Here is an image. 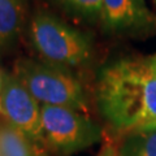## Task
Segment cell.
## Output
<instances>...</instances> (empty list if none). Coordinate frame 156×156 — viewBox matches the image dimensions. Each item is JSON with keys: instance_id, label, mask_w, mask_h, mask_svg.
<instances>
[{"instance_id": "obj_1", "label": "cell", "mask_w": 156, "mask_h": 156, "mask_svg": "<svg viewBox=\"0 0 156 156\" xmlns=\"http://www.w3.org/2000/svg\"><path fill=\"white\" fill-rule=\"evenodd\" d=\"M95 96L115 130L156 129V70L148 58H120L105 65L98 74Z\"/></svg>"}, {"instance_id": "obj_2", "label": "cell", "mask_w": 156, "mask_h": 156, "mask_svg": "<svg viewBox=\"0 0 156 156\" xmlns=\"http://www.w3.org/2000/svg\"><path fill=\"white\" fill-rule=\"evenodd\" d=\"M30 37L37 52L50 65L72 68L90 60V38L51 13L38 12L30 22Z\"/></svg>"}, {"instance_id": "obj_3", "label": "cell", "mask_w": 156, "mask_h": 156, "mask_svg": "<svg viewBox=\"0 0 156 156\" xmlns=\"http://www.w3.org/2000/svg\"><path fill=\"white\" fill-rule=\"evenodd\" d=\"M13 74L38 103L68 107L82 113L89 109L83 87L76 77L64 69L21 58L14 65Z\"/></svg>"}, {"instance_id": "obj_4", "label": "cell", "mask_w": 156, "mask_h": 156, "mask_svg": "<svg viewBox=\"0 0 156 156\" xmlns=\"http://www.w3.org/2000/svg\"><path fill=\"white\" fill-rule=\"evenodd\" d=\"M41 121L48 151L58 156H69L103 139L99 125L68 107L42 104Z\"/></svg>"}, {"instance_id": "obj_5", "label": "cell", "mask_w": 156, "mask_h": 156, "mask_svg": "<svg viewBox=\"0 0 156 156\" xmlns=\"http://www.w3.org/2000/svg\"><path fill=\"white\" fill-rule=\"evenodd\" d=\"M2 112L8 122L22 131L38 147L48 151L43 138L41 107L18 78L7 73L2 92Z\"/></svg>"}, {"instance_id": "obj_6", "label": "cell", "mask_w": 156, "mask_h": 156, "mask_svg": "<svg viewBox=\"0 0 156 156\" xmlns=\"http://www.w3.org/2000/svg\"><path fill=\"white\" fill-rule=\"evenodd\" d=\"M100 20L113 33L142 30L154 23L144 0H101Z\"/></svg>"}, {"instance_id": "obj_7", "label": "cell", "mask_w": 156, "mask_h": 156, "mask_svg": "<svg viewBox=\"0 0 156 156\" xmlns=\"http://www.w3.org/2000/svg\"><path fill=\"white\" fill-rule=\"evenodd\" d=\"M0 156H50L11 124L0 125Z\"/></svg>"}, {"instance_id": "obj_8", "label": "cell", "mask_w": 156, "mask_h": 156, "mask_svg": "<svg viewBox=\"0 0 156 156\" xmlns=\"http://www.w3.org/2000/svg\"><path fill=\"white\" fill-rule=\"evenodd\" d=\"M23 18V0H0V46H7L17 38Z\"/></svg>"}, {"instance_id": "obj_9", "label": "cell", "mask_w": 156, "mask_h": 156, "mask_svg": "<svg viewBox=\"0 0 156 156\" xmlns=\"http://www.w3.org/2000/svg\"><path fill=\"white\" fill-rule=\"evenodd\" d=\"M119 156H156V129L124 134L119 146Z\"/></svg>"}, {"instance_id": "obj_10", "label": "cell", "mask_w": 156, "mask_h": 156, "mask_svg": "<svg viewBox=\"0 0 156 156\" xmlns=\"http://www.w3.org/2000/svg\"><path fill=\"white\" fill-rule=\"evenodd\" d=\"M58 2L70 12L80 14L85 18L94 20L100 17L101 0H58Z\"/></svg>"}, {"instance_id": "obj_11", "label": "cell", "mask_w": 156, "mask_h": 156, "mask_svg": "<svg viewBox=\"0 0 156 156\" xmlns=\"http://www.w3.org/2000/svg\"><path fill=\"white\" fill-rule=\"evenodd\" d=\"M119 146H120V142H117L113 138L107 136L98 156H119Z\"/></svg>"}, {"instance_id": "obj_12", "label": "cell", "mask_w": 156, "mask_h": 156, "mask_svg": "<svg viewBox=\"0 0 156 156\" xmlns=\"http://www.w3.org/2000/svg\"><path fill=\"white\" fill-rule=\"evenodd\" d=\"M5 76H7V73H4V70L0 68V113H3L2 112V92H3L4 81H5Z\"/></svg>"}, {"instance_id": "obj_13", "label": "cell", "mask_w": 156, "mask_h": 156, "mask_svg": "<svg viewBox=\"0 0 156 156\" xmlns=\"http://www.w3.org/2000/svg\"><path fill=\"white\" fill-rule=\"evenodd\" d=\"M148 58V61H150V64L154 66V69L156 70V53L155 55H152V56H150V57H147Z\"/></svg>"}, {"instance_id": "obj_14", "label": "cell", "mask_w": 156, "mask_h": 156, "mask_svg": "<svg viewBox=\"0 0 156 156\" xmlns=\"http://www.w3.org/2000/svg\"><path fill=\"white\" fill-rule=\"evenodd\" d=\"M154 4H155V7H156V0H154Z\"/></svg>"}]
</instances>
